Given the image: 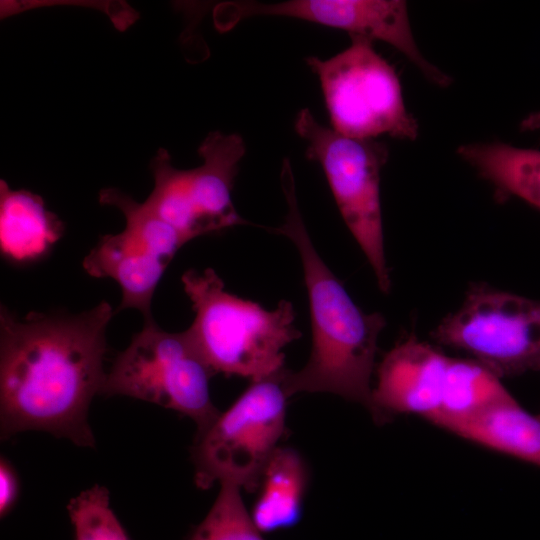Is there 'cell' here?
Segmentation results:
<instances>
[{
  "instance_id": "7a4b0ae2",
  "label": "cell",
  "mask_w": 540,
  "mask_h": 540,
  "mask_svg": "<svg viewBox=\"0 0 540 540\" xmlns=\"http://www.w3.org/2000/svg\"><path fill=\"white\" fill-rule=\"evenodd\" d=\"M287 203L284 222L271 231L290 239L298 250L308 294L312 347L305 366L285 369L284 386L291 397L299 392H326L372 405L371 377L378 338L386 325L380 313H366L345 290L315 249L304 224L288 159L280 174Z\"/></svg>"
},
{
  "instance_id": "9c48e42d",
  "label": "cell",
  "mask_w": 540,
  "mask_h": 540,
  "mask_svg": "<svg viewBox=\"0 0 540 540\" xmlns=\"http://www.w3.org/2000/svg\"><path fill=\"white\" fill-rule=\"evenodd\" d=\"M431 335L468 353L499 378L540 373V301L474 284Z\"/></svg>"
},
{
  "instance_id": "ac0fdd59",
  "label": "cell",
  "mask_w": 540,
  "mask_h": 540,
  "mask_svg": "<svg viewBox=\"0 0 540 540\" xmlns=\"http://www.w3.org/2000/svg\"><path fill=\"white\" fill-rule=\"evenodd\" d=\"M220 485L211 509L187 540H264L245 508L241 487L228 481Z\"/></svg>"
},
{
  "instance_id": "9a60e30c",
  "label": "cell",
  "mask_w": 540,
  "mask_h": 540,
  "mask_svg": "<svg viewBox=\"0 0 540 540\" xmlns=\"http://www.w3.org/2000/svg\"><path fill=\"white\" fill-rule=\"evenodd\" d=\"M466 440L540 466V413L525 411L511 396L451 425Z\"/></svg>"
},
{
  "instance_id": "3957f363",
  "label": "cell",
  "mask_w": 540,
  "mask_h": 540,
  "mask_svg": "<svg viewBox=\"0 0 540 540\" xmlns=\"http://www.w3.org/2000/svg\"><path fill=\"white\" fill-rule=\"evenodd\" d=\"M195 318L186 330L215 374L257 381L285 369L283 349L301 337L290 301L274 310L225 290L214 269H189L181 277Z\"/></svg>"
},
{
  "instance_id": "4fadbf2b",
  "label": "cell",
  "mask_w": 540,
  "mask_h": 540,
  "mask_svg": "<svg viewBox=\"0 0 540 540\" xmlns=\"http://www.w3.org/2000/svg\"><path fill=\"white\" fill-rule=\"evenodd\" d=\"M64 224L47 210L43 198L0 181V250L12 264L43 260L64 233Z\"/></svg>"
},
{
  "instance_id": "5bb4252c",
  "label": "cell",
  "mask_w": 540,
  "mask_h": 540,
  "mask_svg": "<svg viewBox=\"0 0 540 540\" xmlns=\"http://www.w3.org/2000/svg\"><path fill=\"white\" fill-rule=\"evenodd\" d=\"M309 467L298 450L279 446L266 464L251 518L261 533L294 527L302 518Z\"/></svg>"
},
{
  "instance_id": "7c38bea8",
  "label": "cell",
  "mask_w": 540,
  "mask_h": 540,
  "mask_svg": "<svg viewBox=\"0 0 540 540\" xmlns=\"http://www.w3.org/2000/svg\"><path fill=\"white\" fill-rule=\"evenodd\" d=\"M450 357L411 335L398 342L377 368L370 414L385 423L397 414L427 420L440 407Z\"/></svg>"
},
{
  "instance_id": "8992f818",
  "label": "cell",
  "mask_w": 540,
  "mask_h": 540,
  "mask_svg": "<svg viewBox=\"0 0 540 540\" xmlns=\"http://www.w3.org/2000/svg\"><path fill=\"white\" fill-rule=\"evenodd\" d=\"M294 129L306 143V157L322 167L340 214L370 264L378 286L389 293L380 201L381 170L387 146L375 139L346 137L319 123L308 108Z\"/></svg>"
},
{
  "instance_id": "e0dca14e",
  "label": "cell",
  "mask_w": 540,
  "mask_h": 540,
  "mask_svg": "<svg viewBox=\"0 0 540 540\" xmlns=\"http://www.w3.org/2000/svg\"><path fill=\"white\" fill-rule=\"evenodd\" d=\"M511 396L500 378L479 362L450 358L440 407L428 421L447 430Z\"/></svg>"
},
{
  "instance_id": "8fae6325",
  "label": "cell",
  "mask_w": 540,
  "mask_h": 540,
  "mask_svg": "<svg viewBox=\"0 0 540 540\" xmlns=\"http://www.w3.org/2000/svg\"><path fill=\"white\" fill-rule=\"evenodd\" d=\"M279 16L342 29L349 35L383 41L413 63L432 83L448 77L419 50L410 25L407 3L401 0H288L276 3L229 1L215 9L216 26L229 30L250 17Z\"/></svg>"
},
{
  "instance_id": "6da1fadb",
  "label": "cell",
  "mask_w": 540,
  "mask_h": 540,
  "mask_svg": "<svg viewBox=\"0 0 540 540\" xmlns=\"http://www.w3.org/2000/svg\"><path fill=\"white\" fill-rule=\"evenodd\" d=\"M105 301L78 314L0 310V434L45 431L80 447H95L88 423L106 373Z\"/></svg>"
},
{
  "instance_id": "ba28073f",
  "label": "cell",
  "mask_w": 540,
  "mask_h": 540,
  "mask_svg": "<svg viewBox=\"0 0 540 540\" xmlns=\"http://www.w3.org/2000/svg\"><path fill=\"white\" fill-rule=\"evenodd\" d=\"M246 148L236 133L210 132L198 147L201 165L178 169L159 148L150 162L154 187L144 203L186 242L237 225L249 224L231 198Z\"/></svg>"
},
{
  "instance_id": "2e32d148",
  "label": "cell",
  "mask_w": 540,
  "mask_h": 540,
  "mask_svg": "<svg viewBox=\"0 0 540 540\" xmlns=\"http://www.w3.org/2000/svg\"><path fill=\"white\" fill-rule=\"evenodd\" d=\"M484 179L540 209V151L506 143H471L457 150Z\"/></svg>"
},
{
  "instance_id": "52a82bcc",
  "label": "cell",
  "mask_w": 540,
  "mask_h": 540,
  "mask_svg": "<svg viewBox=\"0 0 540 540\" xmlns=\"http://www.w3.org/2000/svg\"><path fill=\"white\" fill-rule=\"evenodd\" d=\"M349 36L350 45L336 55L306 58L320 81L332 129L355 139L415 140L418 124L405 106L395 69L372 40Z\"/></svg>"
},
{
  "instance_id": "277c9868",
  "label": "cell",
  "mask_w": 540,
  "mask_h": 540,
  "mask_svg": "<svg viewBox=\"0 0 540 540\" xmlns=\"http://www.w3.org/2000/svg\"><path fill=\"white\" fill-rule=\"evenodd\" d=\"M285 369L251 381L228 409L196 433L190 452L198 488L228 481L256 492L266 464L288 433Z\"/></svg>"
},
{
  "instance_id": "d6986e66",
  "label": "cell",
  "mask_w": 540,
  "mask_h": 540,
  "mask_svg": "<svg viewBox=\"0 0 540 540\" xmlns=\"http://www.w3.org/2000/svg\"><path fill=\"white\" fill-rule=\"evenodd\" d=\"M74 540H130L110 507L109 491L94 485L73 497L67 505Z\"/></svg>"
},
{
  "instance_id": "ffe728a7",
  "label": "cell",
  "mask_w": 540,
  "mask_h": 540,
  "mask_svg": "<svg viewBox=\"0 0 540 540\" xmlns=\"http://www.w3.org/2000/svg\"><path fill=\"white\" fill-rule=\"evenodd\" d=\"M19 495V480L15 469L5 458L0 461V515L5 517L15 506Z\"/></svg>"
},
{
  "instance_id": "30bf717a",
  "label": "cell",
  "mask_w": 540,
  "mask_h": 540,
  "mask_svg": "<svg viewBox=\"0 0 540 540\" xmlns=\"http://www.w3.org/2000/svg\"><path fill=\"white\" fill-rule=\"evenodd\" d=\"M99 202L119 209L125 227L102 236L83 260L85 271L96 278L109 277L122 290L118 311L137 309L144 320L152 318V298L167 266L187 243L144 202L117 188L99 192Z\"/></svg>"
},
{
  "instance_id": "44dd1931",
  "label": "cell",
  "mask_w": 540,
  "mask_h": 540,
  "mask_svg": "<svg viewBox=\"0 0 540 540\" xmlns=\"http://www.w3.org/2000/svg\"><path fill=\"white\" fill-rule=\"evenodd\" d=\"M523 130H535L540 128V111L527 116L521 123Z\"/></svg>"
},
{
  "instance_id": "5b68a950",
  "label": "cell",
  "mask_w": 540,
  "mask_h": 540,
  "mask_svg": "<svg viewBox=\"0 0 540 540\" xmlns=\"http://www.w3.org/2000/svg\"><path fill=\"white\" fill-rule=\"evenodd\" d=\"M213 375L186 330L165 331L152 317L118 353L100 394L124 395L172 409L192 419L200 433L220 413L210 396Z\"/></svg>"
}]
</instances>
